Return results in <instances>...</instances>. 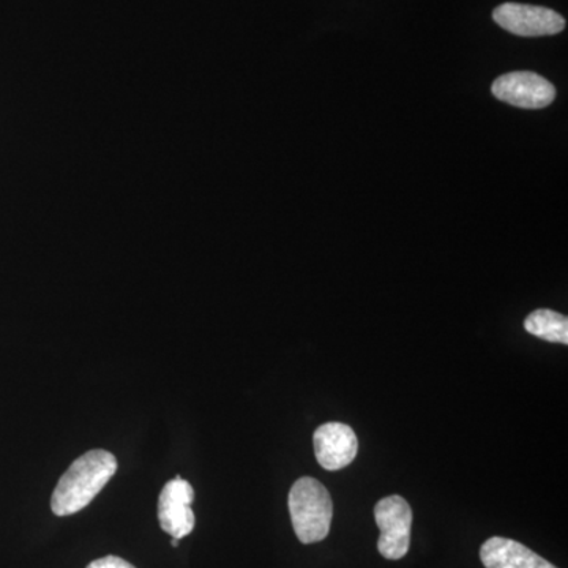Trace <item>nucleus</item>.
<instances>
[{
  "instance_id": "nucleus-1",
  "label": "nucleus",
  "mask_w": 568,
  "mask_h": 568,
  "mask_svg": "<svg viewBox=\"0 0 568 568\" xmlns=\"http://www.w3.org/2000/svg\"><path fill=\"white\" fill-rule=\"evenodd\" d=\"M118 470V459L106 450H91L67 469L51 497L55 517H70L89 506Z\"/></svg>"
},
{
  "instance_id": "nucleus-2",
  "label": "nucleus",
  "mask_w": 568,
  "mask_h": 568,
  "mask_svg": "<svg viewBox=\"0 0 568 568\" xmlns=\"http://www.w3.org/2000/svg\"><path fill=\"white\" fill-rule=\"evenodd\" d=\"M287 506L295 536L302 544H316L328 536L334 504L327 488L320 480L312 477L298 478L291 488Z\"/></svg>"
},
{
  "instance_id": "nucleus-3",
  "label": "nucleus",
  "mask_w": 568,
  "mask_h": 568,
  "mask_svg": "<svg viewBox=\"0 0 568 568\" xmlns=\"http://www.w3.org/2000/svg\"><path fill=\"white\" fill-rule=\"evenodd\" d=\"M377 528L381 530L377 549L386 559L405 558L410 547L413 510L405 497L394 495L384 497L375 507Z\"/></svg>"
},
{
  "instance_id": "nucleus-4",
  "label": "nucleus",
  "mask_w": 568,
  "mask_h": 568,
  "mask_svg": "<svg viewBox=\"0 0 568 568\" xmlns=\"http://www.w3.org/2000/svg\"><path fill=\"white\" fill-rule=\"evenodd\" d=\"M493 20L518 37L556 36L566 29V20L556 11L526 3H503L493 11Z\"/></svg>"
},
{
  "instance_id": "nucleus-5",
  "label": "nucleus",
  "mask_w": 568,
  "mask_h": 568,
  "mask_svg": "<svg viewBox=\"0 0 568 568\" xmlns=\"http://www.w3.org/2000/svg\"><path fill=\"white\" fill-rule=\"evenodd\" d=\"M491 92L500 102L525 110H540L551 104L556 97L555 85L530 71L503 74L493 82Z\"/></svg>"
},
{
  "instance_id": "nucleus-6",
  "label": "nucleus",
  "mask_w": 568,
  "mask_h": 568,
  "mask_svg": "<svg viewBox=\"0 0 568 568\" xmlns=\"http://www.w3.org/2000/svg\"><path fill=\"white\" fill-rule=\"evenodd\" d=\"M193 500L194 489L183 478L175 477L164 485L159 497V521L164 532L178 540L193 532L196 526Z\"/></svg>"
},
{
  "instance_id": "nucleus-7",
  "label": "nucleus",
  "mask_w": 568,
  "mask_h": 568,
  "mask_svg": "<svg viewBox=\"0 0 568 568\" xmlns=\"http://www.w3.org/2000/svg\"><path fill=\"white\" fill-rule=\"evenodd\" d=\"M317 463L327 470L347 467L357 457L358 440L354 429L339 422L321 425L313 436Z\"/></svg>"
},
{
  "instance_id": "nucleus-8",
  "label": "nucleus",
  "mask_w": 568,
  "mask_h": 568,
  "mask_svg": "<svg viewBox=\"0 0 568 568\" xmlns=\"http://www.w3.org/2000/svg\"><path fill=\"white\" fill-rule=\"evenodd\" d=\"M485 568H558L511 538L491 537L481 545Z\"/></svg>"
},
{
  "instance_id": "nucleus-9",
  "label": "nucleus",
  "mask_w": 568,
  "mask_h": 568,
  "mask_svg": "<svg viewBox=\"0 0 568 568\" xmlns=\"http://www.w3.org/2000/svg\"><path fill=\"white\" fill-rule=\"evenodd\" d=\"M525 328L530 335L545 339V342L568 345L567 316L552 312V310H537V312L530 313L526 317Z\"/></svg>"
},
{
  "instance_id": "nucleus-10",
  "label": "nucleus",
  "mask_w": 568,
  "mask_h": 568,
  "mask_svg": "<svg viewBox=\"0 0 568 568\" xmlns=\"http://www.w3.org/2000/svg\"><path fill=\"white\" fill-rule=\"evenodd\" d=\"M88 568H136L118 556H106V558L93 560Z\"/></svg>"
},
{
  "instance_id": "nucleus-11",
  "label": "nucleus",
  "mask_w": 568,
  "mask_h": 568,
  "mask_svg": "<svg viewBox=\"0 0 568 568\" xmlns=\"http://www.w3.org/2000/svg\"><path fill=\"white\" fill-rule=\"evenodd\" d=\"M171 544H173V547H174V548H178V547H179V540H178V538H173V541H171Z\"/></svg>"
}]
</instances>
